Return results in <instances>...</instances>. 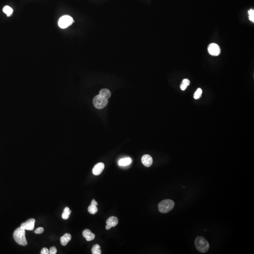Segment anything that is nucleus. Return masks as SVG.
<instances>
[{
	"mask_svg": "<svg viewBox=\"0 0 254 254\" xmlns=\"http://www.w3.org/2000/svg\"><path fill=\"white\" fill-rule=\"evenodd\" d=\"M208 52L212 56H217L220 54L221 49L216 43H211L208 47Z\"/></svg>",
	"mask_w": 254,
	"mask_h": 254,
	"instance_id": "obj_6",
	"label": "nucleus"
},
{
	"mask_svg": "<svg viewBox=\"0 0 254 254\" xmlns=\"http://www.w3.org/2000/svg\"><path fill=\"white\" fill-rule=\"evenodd\" d=\"M118 224V219L116 217H110L106 221V224L111 226L112 227L117 226Z\"/></svg>",
	"mask_w": 254,
	"mask_h": 254,
	"instance_id": "obj_12",
	"label": "nucleus"
},
{
	"mask_svg": "<svg viewBox=\"0 0 254 254\" xmlns=\"http://www.w3.org/2000/svg\"><path fill=\"white\" fill-rule=\"evenodd\" d=\"M43 232L44 229L42 227H39V228H37L35 231V233H36V234H41Z\"/></svg>",
	"mask_w": 254,
	"mask_h": 254,
	"instance_id": "obj_23",
	"label": "nucleus"
},
{
	"mask_svg": "<svg viewBox=\"0 0 254 254\" xmlns=\"http://www.w3.org/2000/svg\"><path fill=\"white\" fill-rule=\"evenodd\" d=\"M142 162L144 166L146 167H149L153 164V159L149 155H146L142 157Z\"/></svg>",
	"mask_w": 254,
	"mask_h": 254,
	"instance_id": "obj_9",
	"label": "nucleus"
},
{
	"mask_svg": "<svg viewBox=\"0 0 254 254\" xmlns=\"http://www.w3.org/2000/svg\"><path fill=\"white\" fill-rule=\"evenodd\" d=\"M99 95L100 96H102L103 97H104L105 99H108L110 97H111V92L107 88H103L100 91Z\"/></svg>",
	"mask_w": 254,
	"mask_h": 254,
	"instance_id": "obj_14",
	"label": "nucleus"
},
{
	"mask_svg": "<svg viewBox=\"0 0 254 254\" xmlns=\"http://www.w3.org/2000/svg\"><path fill=\"white\" fill-rule=\"evenodd\" d=\"M132 162V160L130 158L127 157L125 158H122L119 161V165L120 166H126L130 165Z\"/></svg>",
	"mask_w": 254,
	"mask_h": 254,
	"instance_id": "obj_13",
	"label": "nucleus"
},
{
	"mask_svg": "<svg viewBox=\"0 0 254 254\" xmlns=\"http://www.w3.org/2000/svg\"><path fill=\"white\" fill-rule=\"evenodd\" d=\"M249 15V20L252 21V22H254V10L252 9H251L248 12Z\"/></svg>",
	"mask_w": 254,
	"mask_h": 254,
	"instance_id": "obj_21",
	"label": "nucleus"
},
{
	"mask_svg": "<svg viewBox=\"0 0 254 254\" xmlns=\"http://www.w3.org/2000/svg\"><path fill=\"white\" fill-rule=\"evenodd\" d=\"M35 219L34 218L29 219L25 223H22L20 226V227L25 230H32L35 228Z\"/></svg>",
	"mask_w": 254,
	"mask_h": 254,
	"instance_id": "obj_7",
	"label": "nucleus"
},
{
	"mask_svg": "<svg viewBox=\"0 0 254 254\" xmlns=\"http://www.w3.org/2000/svg\"><path fill=\"white\" fill-rule=\"evenodd\" d=\"M3 10V12L6 14L7 17L11 16L13 12V9L9 6H5L4 7Z\"/></svg>",
	"mask_w": 254,
	"mask_h": 254,
	"instance_id": "obj_15",
	"label": "nucleus"
},
{
	"mask_svg": "<svg viewBox=\"0 0 254 254\" xmlns=\"http://www.w3.org/2000/svg\"><path fill=\"white\" fill-rule=\"evenodd\" d=\"M100 246L99 245V244H96L95 245L93 246V247H92V253L93 254H101V250Z\"/></svg>",
	"mask_w": 254,
	"mask_h": 254,
	"instance_id": "obj_17",
	"label": "nucleus"
},
{
	"mask_svg": "<svg viewBox=\"0 0 254 254\" xmlns=\"http://www.w3.org/2000/svg\"><path fill=\"white\" fill-rule=\"evenodd\" d=\"M106 230H109L110 229H111V228H112V227H111V226H109V225L107 224V225L106 226Z\"/></svg>",
	"mask_w": 254,
	"mask_h": 254,
	"instance_id": "obj_26",
	"label": "nucleus"
},
{
	"mask_svg": "<svg viewBox=\"0 0 254 254\" xmlns=\"http://www.w3.org/2000/svg\"><path fill=\"white\" fill-rule=\"evenodd\" d=\"M71 235L69 233H66L64 236L61 237L60 238V242L62 245L65 246L67 245V243L70 242L71 240Z\"/></svg>",
	"mask_w": 254,
	"mask_h": 254,
	"instance_id": "obj_11",
	"label": "nucleus"
},
{
	"mask_svg": "<svg viewBox=\"0 0 254 254\" xmlns=\"http://www.w3.org/2000/svg\"><path fill=\"white\" fill-rule=\"evenodd\" d=\"M97 211H98V209H97V208L96 206L90 205L88 207V212L90 214H96L97 212Z\"/></svg>",
	"mask_w": 254,
	"mask_h": 254,
	"instance_id": "obj_19",
	"label": "nucleus"
},
{
	"mask_svg": "<svg viewBox=\"0 0 254 254\" xmlns=\"http://www.w3.org/2000/svg\"><path fill=\"white\" fill-rule=\"evenodd\" d=\"M195 245L199 251L206 253L208 251L209 244L208 242L202 237H198L195 240Z\"/></svg>",
	"mask_w": 254,
	"mask_h": 254,
	"instance_id": "obj_2",
	"label": "nucleus"
},
{
	"mask_svg": "<svg viewBox=\"0 0 254 254\" xmlns=\"http://www.w3.org/2000/svg\"><path fill=\"white\" fill-rule=\"evenodd\" d=\"M190 82L189 80L187 79H185L182 81V84L181 85L180 88L182 90H186V88H187L189 85Z\"/></svg>",
	"mask_w": 254,
	"mask_h": 254,
	"instance_id": "obj_18",
	"label": "nucleus"
},
{
	"mask_svg": "<svg viewBox=\"0 0 254 254\" xmlns=\"http://www.w3.org/2000/svg\"><path fill=\"white\" fill-rule=\"evenodd\" d=\"M57 252V249L55 247H52L50 248L49 253L50 254H56Z\"/></svg>",
	"mask_w": 254,
	"mask_h": 254,
	"instance_id": "obj_22",
	"label": "nucleus"
},
{
	"mask_svg": "<svg viewBox=\"0 0 254 254\" xmlns=\"http://www.w3.org/2000/svg\"><path fill=\"white\" fill-rule=\"evenodd\" d=\"M71 213V211H70L68 207L65 208V209L64 210L63 213H62V217L63 219H65V220L68 219L69 217V215H70V213Z\"/></svg>",
	"mask_w": 254,
	"mask_h": 254,
	"instance_id": "obj_16",
	"label": "nucleus"
},
{
	"mask_svg": "<svg viewBox=\"0 0 254 254\" xmlns=\"http://www.w3.org/2000/svg\"><path fill=\"white\" fill-rule=\"evenodd\" d=\"M41 254H50V253H49V251L48 248H43L42 250H41Z\"/></svg>",
	"mask_w": 254,
	"mask_h": 254,
	"instance_id": "obj_24",
	"label": "nucleus"
},
{
	"mask_svg": "<svg viewBox=\"0 0 254 254\" xmlns=\"http://www.w3.org/2000/svg\"><path fill=\"white\" fill-rule=\"evenodd\" d=\"M174 205V202L172 200L165 199L159 204V210L161 213H168L173 209Z\"/></svg>",
	"mask_w": 254,
	"mask_h": 254,
	"instance_id": "obj_3",
	"label": "nucleus"
},
{
	"mask_svg": "<svg viewBox=\"0 0 254 254\" xmlns=\"http://www.w3.org/2000/svg\"><path fill=\"white\" fill-rule=\"evenodd\" d=\"M202 91L201 88H199L197 89V90L195 92L194 94V98L196 99H198L201 97V96L202 95Z\"/></svg>",
	"mask_w": 254,
	"mask_h": 254,
	"instance_id": "obj_20",
	"label": "nucleus"
},
{
	"mask_svg": "<svg viewBox=\"0 0 254 254\" xmlns=\"http://www.w3.org/2000/svg\"><path fill=\"white\" fill-rule=\"evenodd\" d=\"M82 235L87 241H91L95 239V234L93 233L90 230L86 229L84 230L82 233Z\"/></svg>",
	"mask_w": 254,
	"mask_h": 254,
	"instance_id": "obj_10",
	"label": "nucleus"
},
{
	"mask_svg": "<svg viewBox=\"0 0 254 254\" xmlns=\"http://www.w3.org/2000/svg\"><path fill=\"white\" fill-rule=\"evenodd\" d=\"M91 205L97 206V205H98V203H97V202L95 201V199H93L92 200V202H91Z\"/></svg>",
	"mask_w": 254,
	"mask_h": 254,
	"instance_id": "obj_25",
	"label": "nucleus"
},
{
	"mask_svg": "<svg viewBox=\"0 0 254 254\" xmlns=\"http://www.w3.org/2000/svg\"><path fill=\"white\" fill-rule=\"evenodd\" d=\"M99 95L96 96L93 99V104L96 108L101 109L106 107L108 104V100Z\"/></svg>",
	"mask_w": 254,
	"mask_h": 254,
	"instance_id": "obj_5",
	"label": "nucleus"
},
{
	"mask_svg": "<svg viewBox=\"0 0 254 254\" xmlns=\"http://www.w3.org/2000/svg\"><path fill=\"white\" fill-rule=\"evenodd\" d=\"M105 168V165L103 163H99L96 164L92 170L93 174L95 176L99 175Z\"/></svg>",
	"mask_w": 254,
	"mask_h": 254,
	"instance_id": "obj_8",
	"label": "nucleus"
},
{
	"mask_svg": "<svg viewBox=\"0 0 254 254\" xmlns=\"http://www.w3.org/2000/svg\"><path fill=\"white\" fill-rule=\"evenodd\" d=\"M13 238L19 245L25 246L28 244V242L26 238L25 230L20 227L15 230L13 233Z\"/></svg>",
	"mask_w": 254,
	"mask_h": 254,
	"instance_id": "obj_1",
	"label": "nucleus"
},
{
	"mask_svg": "<svg viewBox=\"0 0 254 254\" xmlns=\"http://www.w3.org/2000/svg\"><path fill=\"white\" fill-rule=\"evenodd\" d=\"M74 22V19L69 15H65L59 19L58 25L61 28L65 29L70 26Z\"/></svg>",
	"mask_w": 254,
	"mask_h": 254,
	"instance_id": "obj_4",
	"label": "nucleus"
}]
</instances>
